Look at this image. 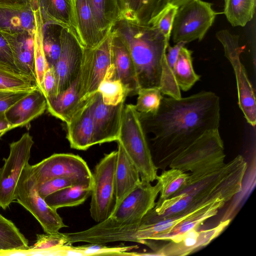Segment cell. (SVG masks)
Wrapping results in <instances>:
<instances>
[{"mask_svg": "<svg viewBox=\"0 0 256 256\" xmlns=\"http://www.w3.org/2000/svg\"><path fill=\"white\" fill-rule=\"evenodd\" d=\"M80 93L78 77L66 90L54 98L46 99V108L52 115L67 123L82 102Z\"/></svg>", "mask_w": 256, "mask_h": 256, "instance_id": "obj_24", "label": "cell"}, {"mask_svg": "<svg viewBox=\"0 0 256 256\" xmlns=\"http://www.w3.org/2000/svg\"><path fill=\"white\" fill-rule=\"evenodd\" d=\"M44 24L54 23L74 29L72 0H36Z\"/></svg>", "mask_w": 256, "mask_h": 256, "instance_id": "obj_26", "label": "cell"}, {"mask_svg": "<svg viewBox=\"0 0 256 256\" xmlns=\"http://www.w3.org/2000/svg\"><path fill=\"white\" fill-rule=\"evenodd\" d=\"M46 107V98L38 87L8 108L4 114L14 128L28 124L42 115Z\"/></svg>", "mask_w": 256, "mask_h": 256, "instance_id": "obj_20", "label": "cell"}, {"mask_svg": "<svg viewBox=\"0 0 256 256\" xmlns=\"http://www.w3.org/2000/svg\"><path fill=\"white\" fill-rule=\"evenodd\" d=\"M256 0H224V11L232 26H244L254 16Z\"/></svg>", "mask_w": 256, "mask_h": 256, "instance_id": "obj_35", "label": "cell"}, {"mask_svg": "<svg viewBox=\"0 0 256 256\" xmlns=\"http://www.w3.org/2000/svg\"><path fill=\"white\" fill-rule=\"evenodd\" d=\"M12 129V127L7 120L4 112H0V138L6 132Z\"/></svg>", "mask_w": 256, "mask_h": 256, "instance_id": "obj_47", "label": "cell"}, {"mask_svg": "<svg viewBox=\"0 0 256 256\" xmlns=\"http://www.w3.org/2000/svg\"><path fill=\"white\" fill-rule=\"evenodd\" d=\"M190 0H118L120 18L150 25L152 20L170 4L178 7Z\"/></svg>", "mask_w": 256, "mask_h": 256, "instance_id": "obj_19", "label": "cell"}, {"mask_svg": "<svg viewBox=\"0 0 256 256\" xmlns=\"http://www.w3.org/2000/svg\"><path fill=\"white\" fill-rule=\"evenodd\" d=\"M212 6L211 3L202 0H190L180 6L171 32L174 42L202 40L217 14Z\"/></svg>", "mask_w": 256, "mask_h": 256, "instance_id": "obj_6", "label": "cell"}, {"mask_svg": "<svg viewBox=\"0 0 256 256\" xmlns=\"http://www.w3.org/2000/svg\"><path fill=\"white\" fill-rule=\"evenodd\" d=\"M112 29L128 49L140 88H160L169 40L151 25L120 20Z\"/></svg>", "mask_w": 256, "mask_h": 256, "instance_id": "obj_3", "label": "cell"}, {"mask_svg": "<svg viewBox=\"0 0 256 256\" xmlns=\"http://www.w3.org/2000/svg\"><path fill=\"white\" fill-rule=\"evenodd\" d=\"M29 247L28 240L14 224L0 214V255L28 251Z\"/></svg>", "mask_w": 256, "mask_h": 256, "instance_id": "obj_30", "label": "cell"}, {"mask_svg": "<svg viewBox=\"0 0 256 256\" xmlns=\"http://www.w3.org/2000/svg\"><path fill=\"white\" fill-rule=\"evenodd\" d=\"M68 242L66 233L59 232L43 234H37L36 240L32 246H30L28 251L50 252L60 248Z\"/></svg>", "mask_w": 256, "mask_h": 256, "instance_id": "obj_40", "label": "cell"}, {"mask_svg": "<svg viewBox=\"0 0 256 256\" xmlns=\"http://www.w3.org/2000/svg\"><path fill=\"white\" fill-rule=\"evenodd\" d=\"M89 98L83 100L67 124L66 138L71 148L85 150L94 144V128L90 107Z\"/></svg>", "mask_w": 256, "mask_h": 256, "instance_id": "obj_18", "label": "cell"}, {"mask_svg": "<svg viewBox=\"0 0 256 256\" xmlns=\"http://www.w3.org/2000/svg\"><path fill=\"white\" fill-rule=\"evenodd\" d=\"M188 174L178 168L164 170L156 178L160 187V196L157 202L170 198L178 191L185 184Z\"/></svg>", "mask_w": 256, "mask_h": 256, "instance_id": "obj_37", "label": "cell"}, {"mask_svg": "<svg viewBox=\"0 0 256 256\" xmlns=\"http://www.w3.org/2000/svg\"><path fill=\"white\" fill-rule=\"evenodd\" d=\"M32 9L35 20L34 31V64L36 82L40 88L44 77L50 67L43 47L44 22L40 10L36 0L32 2Z\"/></svg>", "mask_w": 256, "mask_h": 256, "instance_id": "obj_27", "label": "cell"}, {"mask_svg": "<svg viewBox=\"0 0 256 256\" xmlns=\"http://www.w3.org/2000/svg\"><path fill=\"white\" fill-rule=\"evenodd\" d=\"M34 0H0V6L22 7L30 4Z\"/></svg>", "mask_w": 256, "mask_h": 256, "instance_id": "obj_46", "label": "cell"}, {"mask_svg": "<svg viewBox=\"0 0 256 256\" xmlns=\"http://www.w3.org/2000/svg\"><path fill=\"white\" fill-rule=\"evenodd\" d=\"M98 25L107 36L120 18L118 0H89Z\"/></svg>", "mask_w": 256, "mask_h": 256, "instance_id": "obj_33", "label": "cell"}, {"mask_svg": "<svg viewBox=\"0 0 256 256\" xmlns=\"http://www.w3.org/2000/svg\"><path fill=\"white\" fill-rule=\"evenodd\" d=\"M34 31L2 32L11 50L14 66L36 80L34 64Z\"/></svg>", "mask_w": 256, "mask_h": 256, "instance_id": "obj_21", "label": "cell"}, {"mask_svg": "<svg viewBox=\"0 0 256 256\" xmlns=\"http://www.w3.org/2000/svg\"><path fill=\"white\" fill-rule=\"evenodd\" d=\"M111 32V62L114 77L121 81L130 95L137 94L140 87L130 52L118 34L112 29Z\"/></svg>", "mask_w": 256, "mask_h": 256, "instance_id": "obj_17", "label": "cell"}, {"mask_svg": "<svg viewBox=\"0 0 256 256\" xmlns=\"http://www.w3.org/2000/svg\"><path fill=\"white\" fill-rule=\"evenodd\" d=\"M0 60L14 66L13 57L10 46L0 30ZM15 67V66H14ZM16 68V67H15Z\"/></svg>", "mask_w": 256, "mask_h": 256, "instance_id": "obj_45", "label": "cell"}, {"mask_svg": "<svg viewBox=\"0 0 256 256\" xmlns=\"http://www.w3.org/2000/svg\"><path fill=\"white\" fill-rule=\"evenodd\" d=\"M225 203L224 200L216 198L203 204L172 229L155 236L152 240L170 241L192 229L198 228L207 219L216 215Z\"/></svg>", "mask_w": 256, "mask_h": 256, "instance_id": "obj_23", "label": "cell"}, {"mask_svg": "<svg viewBox=\"0 0 256 256\" xmlns=\"http://www.w3.org/2000/svg\"><path fill=\"white\" fill-rule=\"evenodd\" d=\"M134 246L108 247L104 244H90L78 246L67 244L56 250L57 255H124L126 252L134 248Z\"/></svg>", "mask_w": 256, "mask_h": 256, "instance_id": "obj_36", "label": "cell"}, {"mask_svg": "<svg viewBox=\"0 0 256 256\" xmlns=\"http://www.w3.org/2000/svg\"><path fill=\"white\" fill-rule=\"evenodd\" d=\"M117 154V150L105 154L96 166L92 174L90 212L92 218L98 223L108 218L116 208Z\"/></svg>", "mask_w": 256, "mask_h": 256, "instance_id": "obj_5", "label": "cell"}, {"mask_svg": "<svg viewBox=\"0 0 256 256\" xmlns=\"http://www.w3.org/2000/svg\"><path fill=\"white\" fill-rule=\"evenodd\" d=\"M103 102L106 105L116 106L124 102L130 95L128 90L121 81L115 78L114 68L111 64L105 76L98 87Z\"/></svg>", "mask_w": 256, "mask_h": 256, "instance_id": "obj_34", "label": "cell"}, {"mask_svg": "<svg viewBox=\"0 0 256 256\" xmlns=\"http://www.w3.org/2000/svg\"><path fill=\"white\" fill-rule=\"evenodd\" d=\"M111 30L96 46L84 48L82 62L78 76L80 100H86L97 92L111 62Z\"/></svg>", "mask_w": 256, "mask_h": 256, "instance_id": "obj_12", "label": "cell"}, {"mask_svg": "<svg viewBox=\"0 0 256 256\" xmlns=\"http://www.w3.org/2000/svg\"><path fill=\"white\" fill-rule=\"evenodd\" d=\"M60 40L61 52L52 66L57 82V94L68 88L78 78L84 49L73 28L62 27Z\"/></svg>", "mask_w": 256, "mask_h": 256, "instance_id": "obj_13", "label": "cell"}, {"mask_svg": "<svg viewBox=\"0 0 256 256\" xmlns=\"http://www.w3.org/2000/svg\"><path fill=\"white\" fill-rule=\"evenodd\" d=\"M115 171L116 206L141 182L140 172L118 142Z\"/></svg>", "mask_w": 256, "mask_h": 256, "instance_id": "obj_22", "label": "cell"}, {"mask_svg": "<svg viewBox=\"0 0 256 256\" xmlns=\"http://www.w3.org/2000/svg\"><path fill=\"white\" fill-rule=\"evenodd\" d=\"M46 98L56 96L57 94V82L52 66H50L44 77L40 88Z\"/></svg>", "mask_w": 256, "mask_h": 256, "instance_id": "obj_44", "label": "cell"}, {"mask_svg": "<svg viewBox=\"0 0 256 256\" xmlns=\"http://www.w3.org/2000/svg\"><path fill=\"white\" fill-rule=\"evenodd\" d=\"M139 114L146 134H153L154 163L157 168L164 170L202 134L218 130L220 99L206 91L179 98L163 97L156 112Z\"/></svg>", "mask_w": 256, "mask_h": 256, "instance_id": "obj_1", "label": "cell"}, {"mask_svg": "<svg viewBox=\"0 0 256 256\" xmlns=\"http://www.w3.org/2000/svg\"><path fill=\"white\" fill-rule=\"evenodd\" d=\"M92 187L76 184L53 192L44 198L51 208H58L80 205L91 195Z\"/></svg>", "mask_w": 256, "mask_h": 256, "instance_id": "obj_28", "label": "cell"}, {"mask_svg": "<svg viewBox=\"0 0 256 256\" xmlns=\"http://www.w3.org/2000/svg\"><path fill=\"white\" fill-rule=\"evenodd\" d=\"M32 2L22 7L0 6V30L10 33L34 31L35 20Z\"/></svg>", "mask_w": 256, "mask_h": 256, "instance_id": "obj_25", "label": "cell"}, {"mask_svg": "<svg viewBox=\"0 0 256 256\" xmlns=\"http://www.w3.org/2000/svg\"><path fill=\"white\" fill-rule=\"evenodd\" d=\"M160 192L158 182L152 186L151 182L141 180L106 220L86 230L66 233L69 244L132 242L134 234L144 216L154 206Z\"/></svg>", "mask_w": 256, "mask_h": 256, "instance_id": "obj_2", "label": "cell"}, {"mask_svg": "<svg viewBox=\"0 0 256 256\" xmlns=\"http://www.w3.org/2000/svg\"><path fill=\"white\" fill-rule=\"evenodd\" d=\"M32 90H0V112H4Z\"/></svg>", "mask_w": 256, "mask_h": 256, "instance_id": "obj_43", "label": "cell"}, {"mask_svg": "<svg viewBox=\"0 0 256 256\" xmlns=\"http://www.w3.org/2000/svg\"><path fill=\"white\" fill-rule=\"evenodd\" d=\"M61 26L54 23L44 24L43 47L50 66L55 64L61 52Z\"/></svg>", "mask_w": 256, "mask_h": 256, "instance_id": "obj_38", "label": "cell"}, {"mask_svg": "<svg viewBox=\"0 0 256 256\" xmlns=\"http://www.w3.org/2000/svg\"><path fill=\"white\" fill-rule=\"evenodd\" d=\"M224 150L219 130L208 131L178 154L168 166L187 172L223 164Z\"/></svg>", "mask_w": 256, "mask_h": 256, "instance_id": "obj_7", "label": "cell"}, {"mask_svg": "<svg viewBox=\"0 0 256 256\" xmlns=\"http://www.w3.org/2000/svg\"><path fill=\"white\" fill-rule=\"evenodd\" d=\"M178 8L172 4L168 5L152 20L150 24L158 29L168 40Z\"/></svg>", "mask_w": 256, "mask_h": 256, "instance_id": "obj_41", "label": "cell"}, {"mask_svg": "<svg viewBox=\"0 0 256 256\" xmlns=\"http://www.w3.org/2000/svg\"><path fill=\"white\" fill-rule=\"evenodd\" d=\"M186 44L184 42H180L173 46L169 44L166 48L160 87L162 94L176 98L182 97L180 90L174 75V66L180 50Z\"/></svg>", "mask_w": 256, "mask_h": 256, "instance_id": "obj_29", "label": "cell"}, {"mask_svg": "<svg viewBox=\"0 0 256 256\" xmlns=\"http://www.w3.org/2000/svg\"><path fill=\"white\" fill-rule=\"evenodd\" d=\"M230 219L221 221L216 226L209 229L198 230L192 229L160 246L154 255L182 256L208 245L216 238L229 224Z\"/></svg>", "mask_w": 256, "mask_h": 256, "instance_id": "obj_15", "label": "cell"}, {"mask_svg": "<svg viewBox=\"0 0 256 256\" xmlns=\"http://www.w3.org/2000/svg\"><path fill=\"white\" fill-rule=\"evenodd\" d=\"M37 184L56 177L68 178L77 184L92 188V174L80 156L70 154H54L30 166Z\"/></svg>", "mask_w": 256, "mask_h": 256, "instance_id": "obj_10", "label": "cell"}, {"mask_svg": "<svg viewBox=\"0 0 256 256\" xmlns=\"http://www.w3.org/2000/svg\"><path fill=\"white\" fill-rule=\"evenodd\" d=\"M89 107L94 128V144L117 141L122 122L124 102L116 106L103 102L100 92L89 97Z\"/></svg>", "mask_w": 256, "mask_h": 256, "instance_id": "obj_14", "label": "cell"}, {"mask_svg": "<svg viewBox=\"0 0 256 256\" xmlns=\"http://www.w3.org/2000/svg\"><path fill=\"white\" fill-rule=\"evenodd\" d=\"M76 184H78L70 178L56 177L37 184L38 191L40 195L44 198L60 190Z\"/></svg>", "mask_w": 256, "mask_h": 256, "instance_id": "obj_42", "label": "cell"}, {"mask_svg": "<svg viewBox=\"0 0 256 256\" xmlns=\"http://www.w3.org/2000/svg\"><path fill=\"white\" fill-rule=\"evenodd\" d=\"M192 52L183 46L180 50L174 66V75L180 90L188 91L200 79L192 64Z\"/></svg>", "mask_w": 256, "mask_h": 256, "instance_id": "obj_32", "label": "cell"}, {"mask_svg": "<svg viewBox=\"0 0 256 256\" xmlns=\"http://www.w3.org/2000/svg\"><path fill=\"white\" fill-rule=\"evenodd\" d=\"M117 142L138 170L142 180L150 182L156 180L158 168L134 105H124Z\"/></svg>", "mask_w": 256, "mask_h": 256, "instance_id": "obj_4", "label": "cell"}, {"mask_svg": "<svg viewBox=\"0 0 256 256\" xmlns=\"http://www.w3.org/2000/svg\"><path fill=\"white\" fill-rule=\"evenodd\" d=\"M74 30L84 48L98 46L106 37L101 31L89 0H72Z\"/></svg>", "mask_w": 256, "mask_h": 256, "instance_id": "obj_16", "label": "cell"}, {"mask_svg": "<svg viewBox=\"0 0 256 256\" xmlns=\"http://www.w3.org/2000/svg\"><path fill=\"white\" fill-rule=\"evenodd\" d=\"M222 44L224 56L229 60L236 77L238 104L247 122L252 126L256 124V103L254 88L249 80L244 66L240 59L242 48L239 44V36L226 30L216 33Z\"/></svg>", "mask_w": 256, "mask_h": 256, "instance_id": "obj_8", "label": "cell"}, {"mask_svg": "<svg viewBox=\"0 0 256 256\" xmlns=\"http://www.w3.org/2000/svg\"><path fill=\"white\" fill-rule=\"evenodd\" d=\"M135 108L140 114H154L160 108L163 98L159 88H140L138 90Z\"/></svg>", "mask_w": 256, "mask_h": 256, "instance_id": "obj_39", "label": "cell"}, {"mask_svg": "<svg viewBox=\"0 0 256 256\" xmlns=\"http://www.w3.org/2000/svg\"><path fill=\"white\" fill-rule=\"evenodd\" d=\"M34 144L32 136L26 132L10 144L9 156L4 158V163L0 169V207L4 210L15 200L16 186L22 170L28 164Z\"/></svg>", "mask_w": 256, "mask_h": 256, "instance_id": "obj_11", "label": "cell"}, {"mask_svg": "<svg viewBox=\"0 0 256 256\" xmlns=\"http://www.w3.org/2000/svg\"><path fill=\"white\" fill-rule=\"evenodd\" d=\"M29 164L22 170L15 192V200L36 219L46 233L66 227L57 210L50 206L38 194Z\"/></svg>", "mask_w": 256, "mask_h": 256, "instance_id": "obj_9", "label": "cell"}, {"mask_svg": "<svg viewBox=\"0 0 256 256\" xmlns=\"http://www.w3.org/2000/svg\"><path fill=\"white\" fill-rule=\"evenodd\" d=\"M38 88L32 76L0 60V90H34Z\"/></svg>", "mask_w": 256, "mask_h": 256, "instance_id": "obj_31", "label": "cell"}]
</instances>
